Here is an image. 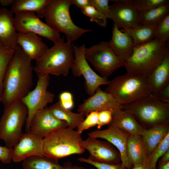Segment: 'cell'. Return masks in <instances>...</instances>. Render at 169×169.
<instances>
[{"instance_id":"40","label":"cell","mask_w":169,"mask_h":169,"mask_svg":"<svg viewBox=\"0 0 169 169\" xmlns=\"http://www.w3.org/2000/svg\"><path fill=\"white\" fill-rule=\"evenodd\" d=\"M113 111L110 110H104L98 112V121L97 127L100 130L103 126L109 125L112 118Z\"/></svg>"},{"instance_id":"32","label":"cell","mask_w":169,"mask_h":169,"mask_svg":"<svg viewBox=\"0 0 169 169\" xmlns=\"http://www.w3.org/2000/svg\"><path fill=\"white\" fill-rule=\"evenodd\" d=\"M15 50L0 46V95L2 92L3 79Z\"/></svg>"},{"instance_id":"14","label":"cell","mask_w":169,"mask_h":169,"mask_svg":"<svg viewBox=\"0 0 169 169\" xmlns=\"http://www.w3.org/2000/svg\"><path fill=\"white\" fill-rule=\"evenodd\" d=\"M110 6V19L116 23L119 28H134L140 24V12L135 6L134 0L112 1Z\"/></svg>"},{"instance_id":"46","label":"cell","mask_w":169,"mask_h":169,"mask_svg":"<svg viewBox=\"0 0 169 169\" xmlns=\"http://www.w3.org/2000/svg\"><path fill=\"white\" fill-rule=\"evenodd\" d=\"M14 0H0V4L3 7L12 6Z\"/></svg>"},{"instance_id":"24","label":"cell","mask_w":169,"mask_h":169,"mask_svg":"<svg viewBox=\"0 0 169 169\" xmlns=\"http://www.w3.org/2000/svg\"><path fill=\"white\" fill-rule=\"evenodd\" d=\"M147 78L150 91L154 95L169 83V55L165 57Z\"/></svg>"},{"instance_id":"1","label":"cell","mask_w":169,"mask_h":169,"mask_svg":"<svg viewBox=\"0 0 169 169\" xmlns=\"http://www.w3.org/2000/svg\"><path fill=\"white\" fill-rule=\"evenodd\" d=\"M32 60L18 45L3 81L1 101L5 107L21 100L30 91L34 70Z\"/></svg>"},{"instance_id":"11","label":"cell","mask_w":169,"mask_h":169,"mask_svg":"<svg viewBox=\"0 0 169 169\" xmlns=\"http://www.w3.org/2000/svg\"><path fill=\"white\" fill-rule=\"evenodd\" d=\"M72 46L74 59L71 69L74 76L83 77L86 92L91 96L100 85H107L109 81L97 74L90 67L84 55L85 44L78 46L72 44Z\"/></svg>"},{"instance_id":"18","label":"cell","mask_w":169,"mask_h":169,"mask_svg":"<svg viewBox=\"0 0 169 169\" xmlns=\"http://www.w3.org/2000/svg\"><path fill=\"white\" fill-rule=\"evenodd\" d=\"M66 127L68 125L65 122L57 118L52 114L49 108L46 107L33 116L29 131L43 138L54 130Z\"/></svg>"},{"instance_id":"33","label":"cell","mask_w":169,"mask_h":169,"mask_svg":"<svg viewBox=\"0 0 169 169\" xmlns=\"http://www.w3.org/2000/svg\"><path fill=\"white\" fill-rule=\"evenodd\" d=\"M82 12L90 18L92 22H95L101 27H106L107 18L99 12L91 5L88 6L81 10Z\"/></svg>"},{"instance_id":"21","label":"cell","mask_w":169,"mask_h":169,"mask_svg":"<svg viewBox=\"0 0 169 169\" xmlns=\"http://www.w3.org/2000/svg\"><path fill=\"white\" fill-rule=\"evenodd\" d=\"M18 44L32 60L40 57L48 49L38 35L31 32H18Z\"/></svg>"},{"instance_id":"25","label":"cell","mask_w":169,"mask_h":169,"mask_svg":"<svg viewBox=\"0 0 169 169\" xmlns=\"http://www.w3.org/2000/svg\"><path fill=\"white\" fill-rule=\"evenodd\" d=\"M127 154L132 165L143 164L147 155L140 135L130 134L126 146Z\"/></svg>"},{"instance_id":"27","label":"cell","mask_w":169,"mask_h":169,"mask_svg":"<svg viewBox=\"0 0 169 169\" xmlns=\"http://www.w3.org/2000/svg\"><path fill=\"white\" fill-rule=\"evenodd\" d=\"M50 0H14L11 11L13 14L23 11L34 12L39 18L44 17L46 8Z\"/></svg>"},{"instance_id":"43","label":"cell","mask_w":169,"mask_h":169,"mask_svg":"<svg viewBox=\"0 0 169 169\" xmlns=\"http://www.w3.org/2000/svg\"><path fill=\"white\" fill-rule=\"evenodd\" d=\"M71 4L76 5L81 10L91 5L90 0H71Z\"/></svg>"},{"instance_id":"30","label":"cell","mask_w":169,"mask_h":169,"mask_svg":"<svg viewBox=\"0 0 169 169\" xmlns=\"http://www.w3.org/2000/svg\"><path fill=\"white\" fill-rule=\"evenodd\" d=\"M169 3L151 9L140 12V23L143 24H157L169 14Z\"/></svg>"},{"instance_id":"13","label":"cell","mask_w":169,"mask_h":169,"mask_svg":"<svg viewBox=\"0 0 169 169\" xmlns=\"http://www.w3.org/2000/svg\"><path fill=\"white\" fill-rule=\"evenodd\" d=\"M130 134L113 124H109L107 128L97 130L89 132V137L104 139L116 148L119 152L122 165L127 169H132L133 166L127 154L126 146Z\"/></svg>"},{"instance_id":"47","label":"cell","mask_w":169,"mask_h":169,"mask_svg":"<svg viewBox=\"0 0 169 169\" xmlns=\"http://www.w3.org/2000/svg\"><path fill=\"white\" fill-rule=\"evenodd\" d=\"M156 169H169V162L164 164L158 165Z\"/></svg>"},{"instance_id":"23","label":"cell","mask_w":169,"mask_h":169,"mask_svg":"<svg viewBox=\"0 0 169 169\" xmlns=\"http://www.w3.org/2000/svg\"><path fill=\"white\" fill-rule=\"evenodd\" d=\"M109 124H113L130 134L141 135L144 129L131 113L122 109L113 111L112 118Z\"/></svg>"},{"instance_id":"5","label":"cell","mask_w":169,"mask_h":169,"mask_svg":"<svg viewBox=\"0 0 169 169\" xmlns=\"http://www.w3.org/2000/svg\"><path fill=\"white\" fill-rule=\"evenodd\" d=\"M74 59L72 44L64 38L35 60L34 70L38 74L67 75Z\"/></svg>"},{"instance_id":"9","label":"cell","mask_w":169,"mask_h":169,"mask_svg":"<svg viewBox=\"0 0 169 169\" xmlns=\"http://www.w3.org/2000/svg\"><path fill=\"white\" fill-rule=\"evenodd\" d=\"M84 55L101 76L107 79L116 69L124 66V61L115 54L108 42L85 48Z\"/></svg>"},{"instance_id":"26","label":"cell","mask_w":169,"mask_h":169,"mask_svg":"<svg viewBox=\"0 0 169 169\" xmlns=\"http://www.w3.org/2000/svg\"><path fill=\"white\" fill-rule=\"evenodd\" d=\"M157 25L140 24L134 28H124L121 30L130 35L133 39L135 46H137L154 38Z\"/></svg>"},{"instance_id":"22","label":"cell","mask_w":169,"mask_h":169,"mask_svg":"<svg viewBox=\"0 0 169 169\" xmlns=\"http://www.w3.org/2000/svg\"><path fill=\"white\" fill-rule=\"evenodd\" d=\"M169 133V121L144 129L140 136L147 156L160 143Z\"/></svg>"},{"instance_id":"48","label":"cell","mask_w":169,"mask_h":169,"mask_svg":"<svg viewBox=\"0 0 169 169\" xmlns=\"http://www.w3.org/2000/svg\"><path fill=\"white\" fill-rule=\"evenodd\" d=\"M132 169H146L142 164L134 166Z\"/></svg>"},{"instance_id":"10","label":"cell","mask_w":169,"mask_h":169,"mask_svg":"<svg viewBox=\"0 0 169 169\" xmlns=\"http://www.w3.org/2000/svg\"><path fill=\"white\" fill-rule=\"evenodd\" d=\"M38 79L35 88L21 100L27 107L28 114L25 123L26 132L29 131L30 125L34 115L53 102L54 95L47 90L49 84V75L38 74Z\"/></svg>"},{"instance_id":"17","label":"cell","mask_w":169,"mask_h":169,"mask_svg":"<svg viewBox=\"0 0 169 169\" xmlns=\"http://www.w3.org/2000/svg\"><path fill=\"white\" fill-rule=\"evenodd\" d=\"M122 108V105L112 95L102 90L100 87L93 95L79 106L77 111L86 116L92 111L104 110L113 111Z\"/></svg>"},{"instance_id":"34","label":"cell","mask_w":169,"mask_h":169,"mask_svg":"<svg viewBox=\"0 0 169 169\" xmlns=\"http://www.w3.org/2000/svg\"><path fill=\"white\" fill-rule=\"evenodd\" d=\"M154 38L166 43L169 39V14H167L157 25Z\"/></svg>"},{"instance_id":"8","label":"cell","mask_w":169,"mask_h":169,"mask_svg":"<svg viewBox=\"0 0 169 169\" xmlns=\"http://www.w3.org/2000/svg\"><path fill=\"white\" fill-rule=\"evenodd\" d=\"M28 114L27 108L21 100L5 107L0 120V139L7 147L12 148L19 141Z\"/></svg>"},{"instance_id":"49","label":"cell","mask_w":169,"mask_h":169,"mask_svg":"<svg viewBox=\"0 0 169 169\" xmlns=\"http://www.w3.org/2000/svg\"><path fill=\"white\" fill-rule=\"evenodd\" d=\"M1 96L0 95V101H1Z\"/></svg>"},{"instance_id":"35","label":"cell","mask_w":169,"mask_h":169,"mask_svg":"<svg viewBox=\"0 0 169 169\" xmlns=\"http://www.w3.org/2000/svg\"><path fill=\"white\" fill-rule=\"evenodd\" d=\"M168 0H135L134 5L140 12L146 11L169 3Z\"/></svg>"},{"instance_id":"2","label":"cell","mask_w":169,"mask_h":169,"mask_svg":"<svg viewBox=\"0 0 169 169\" xmlns=\"http://www.w3.org/2000/svg\"><path fill=\"white\" fill-rule=\"evenodd\" d=\"M166 43L154 38L134 46L131 55L124 61L127 73L147 77L169 55Z\"/></svg>"},{"instance_id":"29","label":"cell","mask_w":169,"mask_h":169,"mask_svg":"<svg viewBox=\"0 0 169 169\" xmlns=\"http://www.w3.org/2000/svg\"><path fill=\"white\" fill-rule=\"evenodd\" d=\"M23 169H63L58 160L45 156H33L22 161Z\"/></svg>"},{"instance_id":"41","label":"cell","mask_w":169,"mask_h":169,"mask_svg":"<svg viewBox=\"0 0 169 169\" xmlns=\"http://www.w3.org/2000/svg\"><path fill=\"white\" fill-rule=\"evenodd\" d=\"M13 148L0 146V161L3 163H10L12 160Z\"/></svg>"},{"instance_id":"38","label":"cell","mask_w":169,"mask_h":169,"mask_svg":"<svg viewBox=\"0 0 169 169\" xmlns=\"http://www.w3.org/2000/svg\"><path fill=\"white\" fill-rule=\"evenodd\" d=\"M90 4L107 18L110 17L108 0H90Z\"/></svg>"},{"instance_id":"12","label":"cell","mask_w":169,"mask_h":169,"mask_svg":"<svg viewBox=\"0 0 169 169\" xmlns=\"http://www.w3.org/2000/svg\"><path fill=\"white\" fill-rule=\"evenodd\" d=\"M14 23L18 32H31L58 43L61 38L59 32L41 21L35 12L23 11L14 14Z\"/></svg>"},{"instance_id":"39","label":"cell","mask_w":169,"mask_h":169,"mask_svg":"<svg viewBox=\"0 0 169 169\" xmlns=\"http://www.w3.org/2000/svg\"><path fill=\"white\" fill-rule=\"evenodd\" d=\"M60 105L64 108L70 110L74 105L73 96L69 92L65 91L61 92L59 96Z\"/></svg>"},{"instance_id":"20","label":"cell","mask_w":169,"mask_h":169,"mask_svg":"<svg viewBox=\"0 0 169 169\" xmlns=\"http://www.w3.org/2000/svg\"><path fill=\"white\" fill-rule=\"evenodd\" d=\"M108 43L115 54L124 61L131 55L135 46L131 36L120 30L115 23L113 26L111 38Z\"/></svg>"},{"instance_id":"37","label":"cell","mask_w":169,"mask_h":169,"mask_svg":"<svg viewBox=\"0 0 169 169\" xmlns=\"http://www.w3.org/2000/svg\"><path fill=\"white\" fill-rule=\"evenodd\" d=\"M78 160L80 162L91 165L97 169H127L123 166L121 162L117 164L100 163L84 157L79 158Z\"/></svg>"},{"instance_id":"15","label":"cell","mask_w":169,"mask_h":169,"mask_svg":"<svg viewBox=\"0 0 169 169\" xmlns=\"http://www.w3.org/2000/svg\"><path fill=\"white\" fill-rule=\"evenodd\" d=\"M82 145L90 154V160L99 163L117 164L121 162L120 153L110 143L89 137L82 141Z\"/></svg>"},{"instance_id":"7","label":"cell","mask_w":169,"mask_h":169,"mask_svg":"<svg viewBox=\"0 0 169 169\" xmlns=\"http://www.w3.org/2000/svg\"><path fill=\"white\" fill-rule=\"evenodd\" d=\"M71 0H50L44 13L46 23L58 32L65 34L67 42L71 43L84 33L92 31L76 26L70 14Z\"/></svg>"},{"instance_id":"42","label":"cell","mask_w":169,"mask_h":169,"mask_svg":"<svg viewBox=\"0 0 169 169\" xmlns=\"http://www.w3.org/2000/svg\"><path fill=\"white\" fill-rule=\"evenodd\" d=\"M154 96L160 101L169 103V83L160 90Z\"/></svg>"},{"instance_id":"28","label":"cell","mask_w":169,"mask_h":169,"mask_svg":"<svg viewBox=\"0 0 169 169\" xmlns=\"http://www.w3.org/2000/svg\"><path fill=\"white\" fill-rule=\"evenodd\" d=\"M49 109L52 114L57 118L65 122L68 127L74 129L84 119L85 115L79 113H75L70 110L63 107L59 102L53 104Z\"/></svg>"},{"instance_id":"3","label":"cell","mask_w":169,"mask_h":169,"mask_svg":"<svg viewBox=\"0 0 169 169\" xmlns=\"http://www.w3.org/2000/svg\"><path fill=\"white\" fill-rule=\"evenodd\" d=\"M44 156L56 160L74 154H83L85 149L81 134L68 127L60 128L43 138Z\"/></svg>"},{"instance_id":"6","label":"cell","mask_w":169,"mask_h":169,"mask_svg":"<svg viewBox=\"0 0 169 169\" xmlns=\"http://www.w3.org/2000/svg\"><path fill=\"white\" fill-rule=\"evenodd\" d=\"M122 107V110L132 113L145 129L169 121V103L160 101L152 95Z\"/></svg>"},{"instance_id":"36","label":"cell","mask_w":169,"mask_h":169,"mask_svg":"<svg viewBox=\"0 0 169 169\" xmlns=\"http://www.w3.org/2000/svg\"><path fill=\"white\" fill-rule=\"evenodd\" d=\"M98 112L92 111L87 115L86 118L78 125L77 131L81 134L84 131L97 125L98 121Z\"/></svg>"},{"instance_id":"19","label":"cell","mask_w":169,"mask_h":169,"mask_svg":"<svg viewBox=\"0 0 169 169\" xmlns=\"http://www.w3.org/2000/svg\"><path fill=\"white\" fill-rule=\"evenodd\" d=\"M13 14L5 8L0 9V46L15 50L18 45V32L15 28Z\"/></svg>"},{"instance_id":"4","label":"cell","mask_w":169,"mask_h":169,"mask_svg":"<svg viewBox=\"0 0 169 169\" xmlns=\"http://www.w3.org/2000/svg\"><path fill=\"white\" fill-rule=\"evenodd\" d=\"M105 91L122 105L133 102L150 95L147 77L126 73L109 81Z\"/></svg>"},{"instance_id":"50","label":"cell","mask_w":169,"mask_h":169,"mask_svg":"<svg viewBox=\"0 0 169 169\" xmlns=\"http://www.w3.org/2000/svg\"><path fill=\"white\" fill-rule=\"evenodd\" d=\"M0 169H1V168H0Z\"/></svg>"},{"instance_id":"44","label":"cell","mask_w":169,"mask_h":169,"mask_svg":"<svg viewBox=\"0 0 169 169\" xmlns=\"http://www.w3.org/2000/svg\"><path fill=\"white\" fill-rule=\"evenodd\" d=\"M62 166L63 169H94L93 168H86L83 166L73 165L70 161L64 163Z\"/></svg>"},{"instance_id":"16","label":"cell","mask_w":169,"mask_h":169,"mask_svg":"<svg viewBox=\"0 0 169 169\" xmlns=\"http://www.w3.org/2000/svg\"><path fill=\"white\" fill-rule=\"evenodd\" d=\"M42 138L31 131L23 133L13 148L12 160L18 163L33 156H44Z\"/></svg>"},{"instance_id":"45","label":"cell","mask_w":169,"mask_h":169,"mask_svg":"<svg viewBox=\"0 0 169 169\" xmlns=\"http://www.w3.org/2000/svg\"><path fill=\"white\" fill-rule=\"evenodd\" d=\"M169 162V149L165 152L159 159L158 165L162 164Z\"/></svg>"},{"instance_id":"31","label":"cell","mask_w":169,"mask_h":169,"mask_svg":"<svg viewBox=\"0 0 169 169\" xmlns=\"http://www.w3.org/2000/svg\"><path fill=\"white\" fill-rule=\"evenodd\" d=\"M169 149V133L160 143L148 155L143 165L146 169H156L157 162Z\"/></svg>"}]
</instances>
